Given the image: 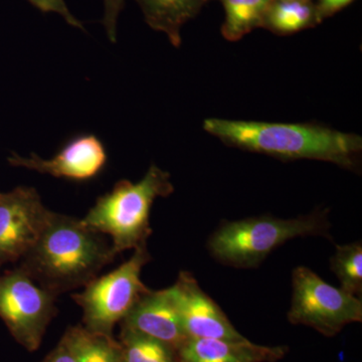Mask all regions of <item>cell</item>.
Masks as SVG:
<instances>
[{
	"label": "cell",
	"mask_w": 362,
	"mask_h": 362,
	"mask_svg": "<svg viewBox=\"0 0 362 362\" xmlns=\"http://www.w3.org/2000/svg\"><path fill=\"white\" fill-rule=\"evenodd\" d=\"M116 256L103 233L85 225L82 218L52 211L37 243L18 267L59 297L85 287Z\"/></svg>",
	"instance_id": "cell-1"
},
{
	"label": "cell",
	"mask_w": 362,
	"mask_h": 362,
	"mask_svg": "<svg viewBox=\"0 0 362 362\" xmlns=\"http://www.w3.org/2000/svg\"><path fill=\"white\" fill-rule=\"evenodd\" d=\"M204 130L235 148L283 160L310 159L352 169L362 137L312 123H273L207 118Z\"/></svg>",
	"instance_id": "cell-2"
},
{
	"label": "cell",
	"mask_w": 362,
	"mask_h": 362,
	"mask_svg": "<svg viewBox=\"0 0 362 362\" xmlns=\"http://www.w3.org/2000/svg\"><path fill=\"white\" fill-rule=\"evenodd\" d=\"M170 178L168 171L152 164L138 182L118 181L110 192L97 199L82 221L109 235L117 255L144 246L152 233L150 213L154 202L175 192Z\"/></svg>",
	"instance_id": "cell-3"
},
{
	"label": "cell",
	"mask_w": 362,
	"mask_h": 362,
	"mask_svg": "<svg viewBox=\"0 0 362 362\" xmlns=\"http://www.w3.org/2000/svg\"><path fill=\"white\" fill-rule=\"evenodd\" d=\"M329 228L326 211L294 218L255 216L223 223L211 235L207 247L223 265L255 268L288 240L309 235L326 237Z\"/></svg>",
	"instance_id": "cell-4"
},
{
	"label": "cell",
	"mask_w": 362,
	"mask_h": 362,
	"mask_svg": "<svg viewBox=\"0 0 362 362\" xmlns=\"http://www.w3.org/2000/svg\"><path fill=\"white\" fill-rule=\"evenodd\" d=\"M151 255L147 245L134 250L132 257L104 276H98L71 295L83 310L86 329L112 337L117 323L122 322L137 300L148 291L143 284L141 273Z\"/></svg>",
	"instance_id": "cell-5"
},
{
	"label": "cell",
	"mask_w": 362,
	"mask_h": 362,
	"mask_svg": "<svg viewBox=\"0 0 362 362\" xmlns=\"http://www.w3.org/2000/svg\"><path fill=\"white\" fill-rule=\"evenodd\" d=\"M292 288L288 320L294 325L309 326L331 337L362 321L361 298L333 287L306 267L293 271Z\"/></svg>",
	"instance_id": "cell-6"
},
{
	"label": "cell",
	"mask_w": 362,
	"mask_h": 362,
	"mask_svg": "<svg viewBox=\"0 0 362 362\" xmlns=\"http://www.w3.org/2000/svg\"><path fill=\"white\" fill-rule=\"evenodd\" d=\"M57 299L20 267L0 273V318L14 339L30 351L39 349L58 312Z\"/></svg>",
	"instance_id": "cell-7"
},
{
	"label": "cell",
	"mask_w": 362,
	"mask_h": 362,
	"mask_svg": "<svg viewBox=\"0 0 362 362\" xmlns=\"http://www.w3.org/2000/svg\"><path fill=\"white\" fill-rule=\"evenodd\" d=\"M52 214L35 188L18 187L6 194L0 192V267L23 258Z\"/></svg>",
	"instance_id": "cell-8"
},
{
	"label": "cell",
	"mask_w": 362,
	"mask_h": 362,
	"mask_svg": "<svg viewBox=\"0 0 362 362\" xmlns=\"http://www.w3.org/2000/svg\"><path fill=\"white\" fill-rule=\"evenodd\" d=\"M168 290L188 338H246L233 327L220 306L202 291L192 274L180 272L175 284Z\"/></svg>",
	"instance_id": "cell-9"
},
{
	"label": "cell",
	"mask_w": 362,
	"mask_h": 362,
	"mask_svg": "<svg viewBox=\"0 0 362 362\" xmlns=\"http://www.w3.org/2000/svg\"><path fill=\"white\" fill-rule=\"evenodd\" d=\"M7 160L14 168L30 169L56 178L87 181L103 171L108 153L96 135L87 134L71 139L51 159L40 158L35 153L23 157L13 152Z\"/></svg>",
	"instance_id": "cell-10"
},
{
	"label": "cell",
	"mask_w": 362,
	"mask_h": 362,
	"mask_svg": "<svg viewBox=\"0 0 362 362\" xmlns=\"http://www.w3.org/2000/svg\"><path fill=\"white\" fill-rule=\"evenodd\" d=\"M121 327L165 343L176 351L188 339L168 289L142 294Z\"/></svg>",
	"instance_id": "cell-11"
},
{
	"label": "cell",
	"mask_w": 362,
	"mask_h": 362,
	"mask_svg": "<svg viewBox=\"0 0 362 362\" xmlns=\"http://www.w3.org/2000/svg\"><path fill=\"white\" fill-rule=\"evenodd\" d=\"M282 346H263L243 340L188 338L177 350L180 362H275L286 356Z\"/></svg>",
	"instance_id": "cell-12"
},
{
	"label": "cell",
	"mask_w": 362,
	"mask_h": 362,
	"mask_svg": "<svg viewBox=\"0 0 362 362\" xmlns=\"http://www.w3.org/2000/svg\"><path fill=\"white\" fill-rule=\"evenodd\" d=\"M211 0H136L147 25L164 33L175 47L181 45V30Z\"/></svg>",
	"instance_id": "cell-13"
},
{
	"label": "cell",
	"mask_w": 362,
	"mask_h": 362,
	"mask_svg": "<svg viewBox=\"0 0 362 362\" xmlns=\"http://www.w3.org/2000/svg\"><path fill=\"white\" fill-rule=\"evenodd\" d=\"M319 23L315 0H273L262 28L276 35H287Z\"/></svg>",
	"instance_id": "cell-14"
},
{
	"label": "cell",
	"mask_w": 362,
	"mask_h": 362,
	"mask_svg": "<svg viewBox=\"0 0 362 362\" xmlns=\"http://www.w3.org/2000/svg\"><path fill=\"white\" fill-rule=\"evenodd\" d=\"M225 9L221 33L228 42H239L252 30L263 26L273 0H220Z\"/></svg>",
	"instance_id": "cell-15"
},
{
	"label": "cell",
	"mask_w": 362,
	"mask_h": 362,
	"mask_svg": "<svg viewBox=\"0 0 362 362\" xmlns=\"http://www.w3.org/2000/svg\"><path fill=\"white\" fill-rule=\"evenodd\" d=\"M76 362H120L118 341L84 326L69 328L62 338Z\"/></svg>",
	"instance_id": "cell-16"
},
{
	"label": "cell",
	"mask_w": 362,
	"mask_h": 362,
	"mask_svg": "<svg viewBox=\"0 0 362 362\" xmlns=\"http://www.w3.org/2000/svg\"><path fill=\"white\" fill-rule=\"evenodd\" d=\"M118 344L120 362H180L173 347L133 331L121 330Z\"/></svg>",
	"instance_id": "cell-17"
},
{
	"label": "cell",
	"mask_w": 362,
	"mask_h": 362,
	"mask_svg": "<svg viewBox=\"0 0 362 362\" xmlns=\"http://www.w3.org/2000/svg\"><path fill=\"white\" fill-rule=\"evenodd\" d=\"M331 270L337 275L343 291L361 296L362 293V244L361 240L337 245L330 261Z\"/></svg>",
	"instance_id": "cell-18"
},
{
	"label": "cell",
	"mask_w": 362,
	"mask_h": 362,
	"mask_svg": "<svg viewBox=\"0 0 362 362\" xmlns=\"http://www.w3.org/2000/svg\"><path fill=\"white\" fill-rule=\"evenodd\" d=\"M32 6L44 13H54L61 16L68 25L85 30L84 25L71 13L65 0H28Z\"/></svg>",
	"instance_id": "cell-19"
},
{
	"label": "cell",
	"mask_w": 362,
	"mask_h": 362,
	"mask_svg": "<svg viewBox=\"0 0 362 362\" xmlns=\"http://www.w3.org/2000/svg\"><path fill=\"white\" fill-rule=\"evenodd\" d=\"M104 18L103 25L106 30L108 39L112 42H116L117 40V23H118L119 14L122 11L125 0H103Z\"/></svg>",
	"instance_id": "cell-20"
},
{
	"label": "cell",
	"mask_w": 362,
	"mask_h": 362,
	"mask_svg": "<svg viewBox=\"0 0 362 362\" xmlns=\"http://www.w3.org/2000/svg\"><path fill=\"white\" fill-rule=\"evenodd\" d=\"M354 0H315L317 16L320 23L351 4Z\"/></svg>",
	"instance_id": "cell-21"
},
{
	"label": "cell",
	"mask_w": 362,
	"mask_h": 362,
	"mask_svg": "<svg viewBox=\"0 0 362 362\" xmlns=\"http://www.w3.org/2000/svg\"><path fill=\"white\" fill-rule=\"evenodd\" d=\"M42 362H76V361L70 349L61 340L58 346L52 350L51 354H47Z\"/></svg>",
	"instance_id": "cell-22"
}]
</instances>
